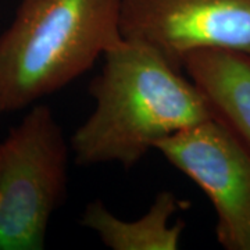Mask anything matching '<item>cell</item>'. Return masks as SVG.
<instances>
[{"label": "cell", "instance_id": "obj_6", "mask_svg": "<svg viewBox=\"0 0 250 250\" xmlns=\"http://www.w3.org/2000/svg\"><path fill=\"white\" fill-rule=\"evenodd\" d=\"M181 67L203 93L213 117L250 152V54L202 49L188 53Z\"/></svg>", "mask_w": 250, "mask_h": 250}, {"label": "cell", "instance_id": "obj_3", "mask_svg": "<svg viewBox=\"0 0 250 250\" xmlns=\"http://www.w3.org/2000/svg\"><path fill=\"white\" fill-rule=\"evenodd\" d=\"M70 142L52 108L35 104L0 142V250H42L64 203Z\"/></svg>", "mask_w": 250, "mask_h": 250}, {"label": "cell", "instance_id": "obj_7", "mask_svg": "<svg viewBox=\"0 0 250 250\" xmlns=\"http://www.w3.org/2000/svg\"><path fill=\"white\" fill-rule=\"evenodd\" d=\"M185 205L171 190H161L142 217L123 220L103 202L93 200L85 206L81 224L113 250H177L185 223L170 221Z\"/></svg>", "mask_w": 250, "mask_h": 250}, {"label": "cell", "instance_id": "obj_2", "mask_svg": "<svg viewBox=\"0 0 250 250\" xmlns=\"http://www.w3.org/2000/svg\"><path fill=\"white\" fill-rule=\"evenodd\" d=\"M123 39L121 0H21L0 35V114L62 90Z\"/></svg>", "mask_w": 250, "mask_h": 250}, {"label": "cell", "instance_id": "obj_8", "mask_svg": "<svg viewBox=\"0 0 250 250\" xmlns=\"http://www.w3.org/2000/svg\"><path fill=\"white\" fill-rule=\"evenodd\" d=\"M249 250H250V245H249Z\"/></svg>", "mask_w": 250, "mask_h": 250}, {"label": "cell", "instance_id": "obj_4", "mask_svg": "<svg viewBox=\"0 0 250 250\" xmlns=\"http://www.w3.org/2000/svg\"><path fill=\"white\" fill-rule=\"evenodd\" d=\"M154 150L208 197L218 243L228 250H249L250 152L241 141L211 117L164 138Z\"/></svg>", "mask_w": 250, "mask_h": 250}, {"label": "cell", "instance_id": "obj_5", "mask_svg": "<svg viewBox=\"0 0 250 250\" xmlns=\"http://www.w3.org/2000/svg\"><path fill=\"white\" fill-rule=\"evenodd\" d=\"M121 34L178 70L195 50L250 54V0H121Z\"/></svg>", "mask_w": 250, "mask_h": 250}, {"label": "cell", "instance_id": "obj_1", "mask_svg": "<svg viewBox=\"0 0 250 250\" xmlns=\"http://www.w3.org/2000/svg\"><path fill=\"white\" fill-rule=\"evenodd\" d=\"M88 92L95 107L68 141L80 166L129 170L164 138L213 117L185 72L136 41L123 39L103 54Z\"/></svg>", "mask_w": 250, "mask_h": 250}]
</instances>
